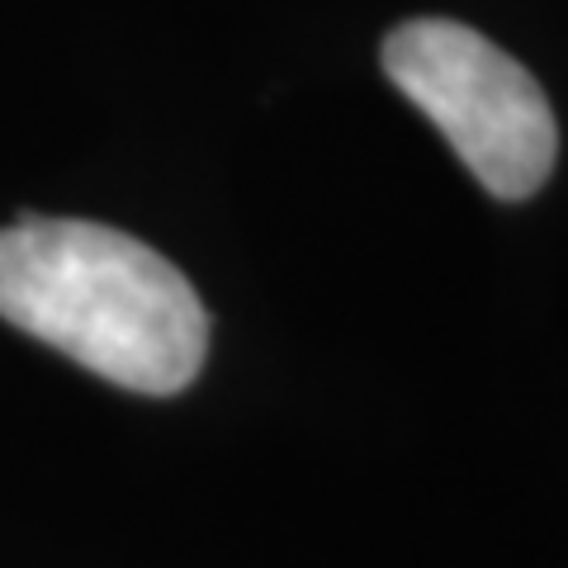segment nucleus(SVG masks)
Wrapping results in <instances>:
<instances>
[{"label": "nucleus", "mask_w": 568, "mask_h": 568, "mask_svg": "<svg viewBox=\"0 0 568 568\" xmlns=\"http://www.w3.org/2000/svg\"><path fill=\"white\" fill-rule=\"evenodd\" d=\"M0 317L129 394L171 398L209 355L194 284L148 242L91 219L0 227Z\"/></svg>", "instance_id": "f257e3e1"}, {"label": "nucleus", "mask_w": 568, "mask_h": 568, "mask_svg": "<svg viewBox=\"0 0 568 568\" xmlns=\"http://www.w3.org/2000/svg\"><path fill=\"white\" fill-rule=\"evenodd\" d=\"M384 71L488 194L526 200L549 181L559 156L555 110L540 81L478 29L407 20L384 39Z\"/></svg>", "instance_id": "f03ea898"}]
</instances>
